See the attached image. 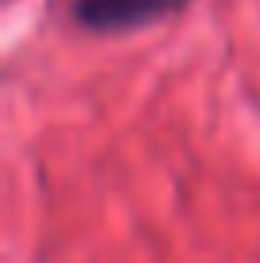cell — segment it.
Masks as SVG:
<instances>
[{
  "label": "cell",
  "instance_id": "cell-1",
  "mask_svg": "<svg viewBox=\"0 0 260 263\" xmlns=\"http://www.w3.org/2000/svg\"><path fill=\"white\" fill-rule=\"evenodd\" d=\"M192 0H73L77 27L92 34H130L184 12Z\"/></svg>",
  "mask_w": 260,
  "mask_h": 263
}]
</instances>
